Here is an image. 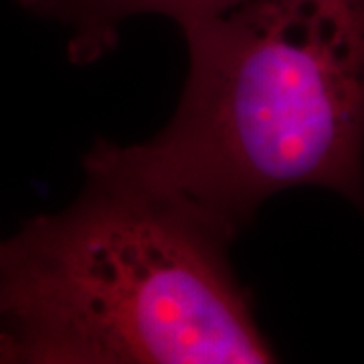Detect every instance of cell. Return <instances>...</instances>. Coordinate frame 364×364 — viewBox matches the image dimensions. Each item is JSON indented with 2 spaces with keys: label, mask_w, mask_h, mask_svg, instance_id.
<instances>
[{
  "label": "cell",
  "mask_w": 364,
  "mask_h": 364,
  "mask_svg": "<svg viewBox=\"0 0 364 364\" xmlns=\"http://www.w3.org/2000/svg\"><path fill=\"white\" fill-rule=\"evenodd\" d=\"M26 13L69 28V57L87 65L114 51L122 25L158 14L184 26L221 14L243 0H16Z\"/></svg>",
  "instance_id": "3957f363"
},
{
  "label": "cell",
  "mask_w": 364,
  "mask_h": 364,
  "mask_svg": "<svg viewBox=\"0 0 364 364\" xmlns=\"http://www.w3.org/2000/svg\"><path fill=\"white\" fill-rule=\"evenodd\" d=\"M61 213L0 239V363H275L229 245L191 208L85 170Z\"/></svg>",
  "instance_id": "7a4b0ae2"
},
{
  "label": "cell",
  "mask_w": 364,
  "mask_h": 364,
  "mask_svg": "<svg viewBox=\"0 0 364 364\" xmlns=\"http://www.w3.org/2000/svg\"><path fill=\"white\" fill-rule=\"evenodd\" d=\"M181 31L188 73L168 124L95 142L83 168L178 200L231 243L287 188L364 213V0H243Z\"/></svg>",
  "instance_id": "6da1fadb"
}]
</instances>
